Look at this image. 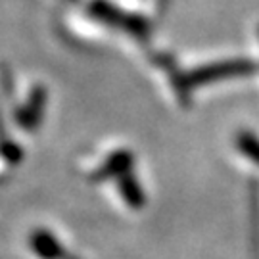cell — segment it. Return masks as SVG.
<instances>
[{
  "label": "cell",
  "instance_id": "cell-1",
  "mask_svg": "<svg viewBox=\"0 0 259 259\" xmlns=\"http://www.w3.org/2000/svg\"><path fill=\"white\" fill-rule=\"evenodd\" d=\"M77 173L121 217L139 219L150 209L148 179L137 150L127 140L98 142L79 157Z\"/></svg>",
  "mask_w": 259,
  "mask_h": 259
},
{
  "label": "cell",
  "instance_id": "cell-2",
  "mask_svg": "<svg viewBox=\"0 0 259 259\" xmlns=\"http://www.w3.org/2000/svg\"><path fill=\"white\" fill-rule=\"evenodd\" d=\"M25 259H84L67 246L60 234L45 225L31 227L23 236Z\"/></svg>",
  "mask_w": 259,
  "mask_h": 259
},
{
  "label": "cell",
  "instance_id": "cell-3",
  "mask_svg": "<svg viewBox=\"0 0 259 259\" xmlns=\"http://www.w3.org/2000/svg\"><path fill=\"white\" fill-rule=\"evenodd\" d=\"M27 150L19 144L14 131L10 127L6 108L0 96V183H6L18 173L25 163Z\"/></svg>",
  "mask_w": 259,
  "mask_h": 259
}]
</instances>
